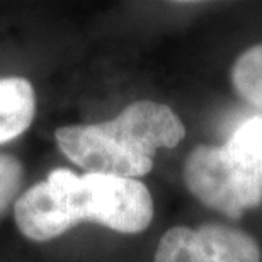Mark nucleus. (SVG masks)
<instances>
[{
	"label": "nucleus",
	"mask_w": 262,
	"mask_h": 262,
	"mask_svg": "<svg viewBox=\"0 0 262 262\" xmlns=\"http://www.w3.org/2000/svg\"><path fill=\"white\" fill-rule=\"evenodd\" d=\"M19 232L33 242H48L91 222L119 233H140L154 220V199L138 179L51 170L14 204Z\"/></svg>",
	"instance_id": "f257e3e1"
},
{
	"label": "nucleus",
	"mask_w": 262,
	"mask_h": 262,
	"mask_svg": "<svg viewBox=\"0 0 262 262\" xmlns=\"http://www.w3.org/2000/svg\"><path fill=\"white\" fill-rule=\"evenodd\" d=\"M186 126L167 106L136 101L111 121L70 124L55 131L58 148L73 164L92 174L138 179L154 169L159 148H174Z\"/></svg>",
	"instance_id": "f03ea898"
},
{
	"label": "nucleus",
	"mask_w": 262,
	"mask_h": 262,
	"mask_svg": "<svg viewBox=\"0 0 262 262\" xmlns=\"http://www.w3.org/2000/svg\"><path fill=\"white\" fill-rule=\"evenodd\" d=\"M184 182L204 206L238 220L262 201V114L245 119L225 145H198L184 164Z\"/></svg>",
	"instance_id": "7ed1b4c3"
},
{
	"label": "nucleus",
	"mask_w": 262,
	"mask_h": 262,
	"mask_svg": "<svg viewBox=\"0 0 262 262\" xmlns=\"http://www.w3.org/2000/svg\"><path fill=\"white\" fill-rule=\"evenodd\" d=\"M260 247L249 233L227 225L174 227L160 238L154 262H260Z\"/></svg>",
	"instance_id": "20e7f679"
},
{
	"label": "nucleus",
	"mask_w": 262,
	"mask_h": 262,
	"mask_svg": "<svg viewBox=\"0 0 262 262\" xmlns=\"http://www.w3.org/2000/svg\"><path fill=\"white\" fill-rule=\"evenodd\" d=\"M36 114V94L28 78H0V143L23 135Z\"/></svg>",
	"instance_id": "39448f33"
},
{
	"label": "nucleus",
	"mask_w": 262,
	"mask_h": 262,
	"mask_svg": "<svg viewBox=\"0 0 262 262\" xmlns=\"http://www.w3.org/2000/svg\"><path fill=\"white\" fill-rule=\"evenodd\" d=\"M230 78L237 96L262 113V45L247 48L233 61Z\"/></svg>",
	"instance_id": "423d86ee"
},
{
	"label": "nucleus",
	"mask_w": 262,
	"mask_h": 262,
	"mask_svg": "<svg viewBox=\"0 0 262 262\" xmlns=\"http://www.w3.org/2000/svg\"><path fill=\"white\" fill-rule=\"evenodd\" d=\"M24 181V167L19 159L9 154H0V214L19 199Z\"/></svg>",
	"instance_id": "0eeeda50"
}]
</instances>
